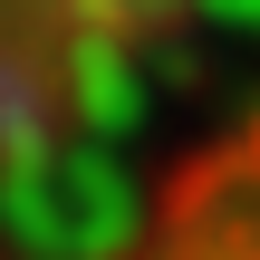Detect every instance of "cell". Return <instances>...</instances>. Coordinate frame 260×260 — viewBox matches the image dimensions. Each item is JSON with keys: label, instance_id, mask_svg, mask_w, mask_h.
<instances>
[{"label": "cell", "instance_id": "6da1fadb", "mask_svg": "<svg viewBox=\"0 0 260 260\" xmlns=\"http://www.w3.org/2000/svg\"><path fill=\"white\" fill-rule=\"evenodd\" d=\"M96 260H260V106L193 145Z\"/></svg>", "mask_w": 260, "mask_h": 260}]
</instances>
